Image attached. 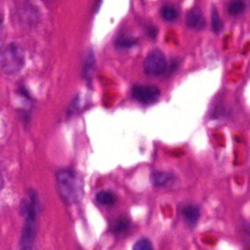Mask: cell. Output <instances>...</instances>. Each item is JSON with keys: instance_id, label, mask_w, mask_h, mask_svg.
Here are the masks:
<instances>
[{"instance_id": "obj_10", "label": "cell", "mask_w": 250, "mask_h": 250, "mask_svg": "<svg viewBox=\"0 0 250 250\" xmlns=\"http://www.w3.org/2000/svg\"><path fill=\"white\" fill-rule=\"evenodd\" d=\"M96 199L103 205H112L116 201V196L113 192L108 190H103L97 193Z\"/></svg>"}, {"instance_id": "obj_14", "label": "cell", "mask_w": 250, "mask_h": 250, "mask_svg": "<svg viewBox=\"0 0 250 250\" xmlns=\"http://www.w3.org/2000/svg\"><path fill=\"white\" fill-rule=\"evenodd\" d=\"M211 22H212V28L214 31L218 32L222 29L223 27V21L220 19V16L218 14V11L216 8L213 7L212 12H211Z\"/></svg>"}, {"instance_id": "obj_4", "label": "cell", "mask_w": 250, "mask_h": 250, "mask_svg": "<svg viewBox=\"0 0 250 250\" xmlns=\"http://www.w3.org/2000/svg\"><path fill=\"white\" fill-rule=\"evenodd\" d=\"M132 97L143 104L155 103L160 97V90L151 85H135L131 90Z\"/></svg>"}, {"instance_id": "obj_1", "label": "cell", "mask_w": 250, "mask_h": 250, "mask_svg": "<svg viewBox=\"0 0 250 250\" xmlns=\"http://www.w3.org/2000/svg\"><path fill=\"white\" fill-rule=\"evenodd\" d=\"M59 190L63 199L69 203L78 202L83 194V182L72 169H61L57 172Z\"/></svg>"}, {"instance_id": "obj_9", "label": "cell", "mask_w": 250, "mask_h": 250, "mask_svg": "<svg viewBox=\"0 0 250 250\" xmlns=\"http://www.w3.org/2000/svg\"><path fill=\"white\" fill-rule=\"evenodd\" d=\"M160 14H161V17L167 21H174L177 20V18L179 16V12H178L177 8L173 5L162 6V8L160 10Z\"/></svg>"}, {"instance_id": "obj_13", "label": "cell", "mask_w": 250, "mask_h": 250, "mask_svg": "<svg viewBox=\"0 0 250 250\" xmlns=\"http://www.w3.org/2000/svg\"><path fill=\"white\" fill-rule=\"evenodd\" d=\"M130 227V221L126 217H120L113 226V230L117 233H122L126 231Z\"/></svg>"}, {"instance_id": "obj_12", "label": "cell", "mask_w": 250, "mask_h": 250, "mask_svg": "<svg viewBox=\"0 0 250 250\" xmlns=\"http://www.w3.org/2000/svg\"><path fill=\"white\" fill-rule=\"evenodd\" d=\"M136 44V39L129 36H120L116 39L115 46L119 49H129Z\"/></svg>"}, {"instance_id": "obj_11", "label": "cell", "mask_w": 250, "mask_h": 250, "mask_svg": "<svg viewBox=\"0 0 250 250\" xmlns=\"http://www.w3.org/2000/svg\"><path fill=\"white\" fill-rule=\"evenodd\" d=\"M245 10V3L242 0H232L228 6V11L232 16H237Z\"/></svg>"}, {"instance_id": "obj_6", "label": "cell", "mask_w": 250, "mask_h": 250, "mask_svg": "<svg viewBox=\"0 0 250 250\" xmlns=\"http://www.w3.org/2000/svg\"><path fill=\"white\" fill-rule=\"evenodd\" d=\"M186 23L191 29L201 30L205 27L206 21L202 12L198 8H193L187 14Z\"/></svg>"}, {"instance_id": "obj_17", "label": "cell", "mask_w": 250, "mask_h": 250, "mask_svg": "<svg viewBox=\"0 0 250 250\" xmlns=\"http://www.w3.org/2000/svg\"><path fill=\"white\" fill-rule=\"evenodd\" d=\"M248 250H250V249H248Z\"/></svg>"}, {"instance_id": "obj_16", "label": "cell", "mask_w": 250, "mask_h": 250, "mask_svg": "<svg viewBox=\"0 0 250 250\" xmlns=\"http://www.w3.org/2000/svg\"><path fill=\"white\" fill-rule=\"evenodd\" d=\"M20 250H36L34 246H21Z\"/></svg>"}, {"instance_id": "obj_15", "label": "cell", "mask_w": 250, "mask_h": 250, "mask_svg": "<svg viewBox=\"0 0 250 250\" xmlns=\"http://www.w3.org/2000/svg\"><path fill=\"white\" fill-rule=\"evenodd\" d=\"M133 250H153V247L150 240L146 238H142L136 241L133 246Z\"/></svg>"}, {"instance_id": "obj_2", "label": "cell", "mask_w": 250, "mask_h": 250, "mask_svg": "<svg viewBox=\"0 0 250 250\" xmlns=\"http://www.w3.org/2000/svg\"><path fill=\"white\" fill-rule=\"evenodd\" d=\"M0 62L4 73L9 75L18 73L24 64V53L22 48L16 42L6 44L1 51Z\"/></svg>"}, {"instance_id": "obj_7", "label": "cell", "mask_w": 250, "mask_h": 250, "mask_svg": "<svg viewBox=\"0 0 250 250\" xmlns=\"http://www.w3.org/2000/svg\"><path fill=\"white\" fill-rule=\"evenodd\" d=\"M183 216L188 225L194 226L199 219L200 210L197 206L189 204L183 209Z\"/></svg>"}, {"instance_id": "obj_5", "label": "cell", "mask_w": 250, "mask_h": 250, "mask_svg": "<svg viewBox=\"0 0 250 250\" xmlns=\"http://www.w3.org/2000/svg\"><path fill=\"white\" fill-rule=\"evenodd\" d=\"M19 16L24 23L32 25L38 22L40 15L37 7L32 2L24 0L19 6Z\"/></svg>"}, {"instance_id": "obj_8", "label": "cell", "mask_w": 250, "mask_h": 250, "mask_svg": "<svg viewBox=\"0 0 250 250\" xmlns=\"http://www.w3.org/2000/svg\"><path fill=\"white\" fill-rule=\"evenodd\" d=\"M171 179H172L171 175L163 171H156L151 175V182L156 187L166 186L171 181Z\"/></svg>"}, {"instance_id": "obj_3", "label": "cell", "mask_w": 250, "mask_h": 250, "mask_svg": "<svg viewBox=\"0 0 250 250\" xmlns=\"http://www.w3.org/2000/svg\"><path fill=\"white\" fill-rule=\"evenodd\" d=\"M144 70L149 76H164L172 71L165 55L159 50L149 52L144 62Z\"/></svg>"}]
</instances>
